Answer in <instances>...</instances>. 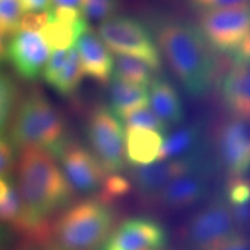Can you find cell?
<instances>
[{"instance_id":"obj_24","label":"cell","mask_w":250,"mask_h":250,"mask_svg":"<svg viewBox=\"0 0 250 250\" xmlns=\"http://www.w3.org/2000/svg\"><path fill=\"white\" fill-rule=\"evenodd\" d=\"M117 117L122 121V123L126 125V127H142V129L155 131L164 136L167 134L169 129L148 105L131 109Z\"/></svg>"},{"instance_id":"obj_10","label":"cell","mask_w":250,"mask_h":250,"mask_svg":"<svg viewBox=\"0 0 250 250\" xmlns=\"http://www.w3.org/2000/svg\"><path fill=\"white\" fill-rule=\"evenodd\" d=\"M205 169L198 152L183 158L156 161L146 166L133 167L130 171L131 183L140 195L154 199L158 193L171 181L193 171Z\"/></svg>"},{"instance_id":"obj_41","label":"cell","mask_w":250,"mask_h":250,"mask_svg":"<svg viewBox=\"0 0 250 250\" xmlns=\"http://www.w3.org/2000/svg\"><path fill=\"white\" fill-rule=\"evenodd\" d=\"M11 184L12 182L8 181L7 177H0V201L6 198L9 191V188H11Z\"/></svg>"},{"instance_id":"obj_36","label":"cell","mask_w":250,"mask_h":250,"mask_svg":"<svg viewBox=\"0 0 250 250\" xmlns=\"http://www.w3.org/2000/svg\"><path fill=\"white\" fill-rule=\"evenodd\" d=\"M233 62L235 64H250V30L233 54Z\"/></svg>"},{"instance_id":"obj_31","label":"cell","mask_w":250,"mask_h":250,"mask_svg":"<svg viewBox=\"0 0 250 250\" xmlns=\"http://www.w3.org/2000/svg\"><path fill=\"white\" fill-rule=\"evenodd\" d=\"M50 21V12H28L24 13L19 24V31L39 33L42 31Z\"/></svg>"},{"instance_id":"obj_18","label":"cell","mask_w":250,"mask_h":250,"mask_svg":"<svg viewBox=\"0 0 250 250\" xmlns=\"http://www.w3.org/2000/svg\"><path fill=\"white\" fill-rule=\"evenodd\" d=\"M164 134L142 127L125 130V158L132 167L146 166L158 160Z\"/></svg>"},{"instance_id":"obj_25","label":"cell","mask_w":250,"mask_h":250,"mask_svg":"<svg viewBox=\"0 0 250 250\" xmlns=\"http://www.w3.org/2000/svg\"><path fill=\"white\" fill-rule=\"evenodd\" d=\"M24 12L23 0H0V31L13 36L19 33V24Z\"/></svg>"},{"instance_id":"obj_14","label":"cell","mask_w":250,"mask_h":250,"mask_svg":"<svg viewBox=\"0 0 250 250\" xmlns=\"http://www.w3.org/2000/svg\"><path fill=\"white\" fill-rule=\"evenodd\" d=\"M76 44L83 74L99 85L107 86L114 74L115 59L98 33L89 28L78 39Z\"/></svg>"},{"instance_id":"obj_26","label":"cell","mask_w":250,"mask_h":250,"mask_svg":"<svg viewBox=\"0 0 250 250\" xmlns=\"http://www.w3.org/2000/svg\"><path fill=\"white\" fill-rule=\"evenodd\" d=\"M18 98L17 85L11 77L0 71V134L7 126Z\"/></svg>"},{"instance_id":"obj_6","label":"cell","mask_w":250,"mask_h":250,"mask_svg":"<svg viewBox=\"0 0 250 250\" xmlns=\"http://www.w3.org/2000/svg\"><path fill=\"white\" fill-rule=\"evenodd\" d=\"M86 134L94 155L107 174H121L125 168V130L123 123L107 105L90 111Z\"/></svg>"},{"instance_id":"obj_11","label":"cell","mask_w":250,"mask_h":250,"mask_svg":"<svg viewBox=\"0 0 250 250\" xmlns=\"http://www.w3.org/2000/svg\"><path fill=\"white\" fill-rule=\"evenodd\" d=\"M167 242V229L158 220L133 217L114 228L99 250H160Z\"/></svg>"},{"instance_id":"obj_3","label":"cell","mask_w":250,"mask_h":250,"mask_svg":"<svg viewBox=\"0 0 250 250\" xmlns=\"http://www.w3.org/2000/svg\"><path fill=\"white\" fill-rule=\"evenodd\" d=\"M68 137L64 116L44 93L34 89L21 100L9 133L15 148L39 147L52 155Z\"/></svg>"},{"instance_id":"obj_43","label":"cell","mask_w":250,"mask_h":250,"mask_svg":"<svg viewBox=\"0 0 250 250\" xmlns=\"http://www.w3.org/2000/svg\"><path fill=\"white\" fill-rule=\"evenodd\" d=\"M160 250H175V249H168V248H166V247H165V248H162Z\"/></svg>"},{"instance_id":"obj_8","label":"cell","mask_w":250,"mask_h":250,"mask_svg":"<svg viewBox=\"0 0 250 250\" xmlns=\"http://www.w3.org/2000/svg\"><path fill=\"white\" fill-rule=\"evenodd\" d=\"M236 233L232 208L223 197H217L193 215L184 230L192 250H208Z\"/></svg>"},{"instance_id":"obj_39","label":"cell","mask_w":250,"mask_h":250,"mask_svg":"<svg viewBox=\"0 0 250 250\" xmlns=\"http://www.w3.org/2000/svg\"><path fill=\"white\" fill-rule=\"evenodd\" d=\"M24 250H67L62 248L61 246H58L57 243L55 242H49L45 243V245H31V243H28L27 248Z\"/></svg>"},{"instance_id":"obj_30","label":"cell","mask_w":250,"mask_h":250,"mask_svg":"<svg viewBox=\"0 0 250 250\" xmlns=\"http://www.w3.org/2000/svg\"><path fill=\"white\" fill-rule=\"evenodd\" d=\"M225 199L229 206L248 203L250 201V179L246 176L229 177L226 184Z\"/></svg>"},{"instance_id":"obj_40","label":"cell","mask_w":250,"mask_h":250,"mask_svg":"<svg viewBox=\"0 0 250 250\" xmlns=\"http://www.w3.org/2000/svg\"><path fill=\"white\" fill-rule=\"evenodd\" d=\"M11 242V233L4 225L0 224V250H6Z\"/></svg>"},{"instance_id":"obj_38","label":"cell","mask_w":250,"mask_h":250,"mask_svg":"<svg viewBox=\"0 0 250 250\" xmlns=\"http://www.w3.org/2000/svg\"><path fill=\"white\" fill-rule=\"evenodd\" d=\"M50 2H51V7L79 8L81 0H50Z\"/></svg>"},{"instance_id":"obj_21","label":"cell","mask_w":250,"mask_h":250,"mask_svg":"<svg viewBox=\"0 0 250 250\" xmlns=\"http://www.w3.org/2000/svg\"><path fill=\"white\" fill-rule=\"evenodd\" d=\"M89 23L85 18L78 21L77 23L68 24L59 22L50 18L48 24L41 31L49 49L55 50H67L71 49L79 37L89 29Z\"/></svg>"},{"instance_id":"obj_5","label":"cell","mask_w":250,"mask_h":250,"mask_svg":"<svg viewBox=\"0 0 250 250\" xmlns=\"http://www.w3.org/2000/svg\"><path fill=\"white\" fill-rule=\"evenodd\" d=\"M98 35L110 52L130 56L147 64L156 74L161 72L162 56L155 37L139 19L116 14L100 22Z\"/></svg>"},{"instance_id":"obj_29","label":"cell","mask_w":250,"mask_h":250,"mask_svg":"<svg viewBox=\"0 0 250 250\" xmlns=\"http://www.w3.org/2000/svg\"><path fill=\"white\" fill-rule=\"evenodd\" d=\"M23 213V204L18 188L11 184L5 199L0 201V224H8L13 227Z\"/></svg>"},{"instance_id":"obj_4","label":"cell","mask_w":250,"mask_h":250,"mask_svg":"<svg viewBox=\"0 0 250 250\" xmlns=\"http://www.w3.org/2000/svg\"><path fill=\"white\" fill-rule=\"evenodd\" d=\"M112 206L98 197L71 204L52 224L55 243L67 250H98L115 227Z\"/></svg>"},{"instance_id":"obj_28","label":"cell","mask_w":250,"mask_h":250,"mask_svg":"<svg viewBox=\"0 0 250 250\" xmlns=\"http://www.w3.org/2000/svg\"><path fill=\"white\" fill-rule=\"evenodd\" d=\"M80 12L87 21H102L116 15L120 0H81Z\"/></svg>"},{"instance_id":"obj_42","label":"cell","mask_w":250,"mask_h":250,"mask_svg":"<svg viewBox=\"0 0 250 250\" xmlns=\"http://www.w3.org/2000/svg\"><path fill=\"white\" fill-rule=\"evenodd\" d=\"M4 39H5V36L2 35V33H1V31H0V61H1V59L5 57L6 45H5Z\"/></svg>"},{"instance_id":"obj_13","label":"cell","mask_w":250,"mask_h":250,"mask_svg":"<svg viewBox=\"0 0 250 250\" xmlns=\"http://www.w3.org/2000/svg\"><path fill=\"white\" fill-rule=\"evenodd\" d=\"M49 55L50 49L43 37L28 31H19L12 36L5 51V57L19 76L29 81L42 76Z\"/></svg>"},{"instance_id":"obj_35","label":"cell","mask_w":250,"mask_h":250,"mask_svg":"<svg viewBox=\"0 0 250 250\" xmlns=\"http://www.w3.org/2000/svg\"><path fill=\"white\" fill-rule=\"evenodd\" d=\"M208 250H250V239L241 233H236Z\"/></svg>"},{"instance_id":"obj_7","label":"cell","mask_w":250,"mask_h":250,"mask_svg":"<svg viewBox=\"0 0 250 250\" xmlns=\"http://www.w3.org/2000/svg\"><path fill=\"white\" fill-rule=\"evenodd\" d=\"M197 28L213 51L233 55L250 30V2L202 12Z\"/></svg>"},{"instance_id":"obj_9","label":"cell","mask_w":250,"mask_h":250,"mask_svg":"<svg viewBox=\"0 0 250 250\" xmlns=\"http://www.w3.org/2000/svg\"><path fill=\"white\" fill-rule=\"evenodd\" d=\"M52 156L61 161L62 173L74 190L83 193L100 191L108 174L89 148L68 137Z\"/></svg>"},{"instance_id":"obj_16","label":"cell","mask_w":250,"mask_h":250,"mask_svg":"<svg viewBox=\"0 0 250 250\" xmlns=\"http://www.w3.org/2000/svg\"><path fill=\"white\" fill-rule=\"evenodd\" d=\"M208 192L206 170L183 175L166 186L153 201L170 210L189 208L203 199Z\"/></svg>"},{"instance_id":"obj_32","label":"cell","mask_w":250,"mask_h":250,"mask_svg":"<svg viewBox=\"0 0 250 250\" xmlns=\"http://www.w3.org/2000/svg\"><path fill=\"white\" fill-rule=\"evenodd\" d=\"M68 50H57L52 54L51 57H49L46 65L43 70V79L45 80V83L48 85L51 86L56 78H57L58 73L64 66L65 62H66L67 56H68Z\"/></svg>"},{"instance_id":"obj_23","label":"cell","mask_w":250,"mask_h":250,"mask_svg":"<svg viewBox=\"0 0 250 250\" xmlns=\"http://www.w3.org/2000/svg\"><path fill=\"white\" fill-rule=\"evenodd\" d=\"M114 77L132 83V85L147 87L154 79L156 73L147 64L130 56H116L114 66Z\"/></svg>"},{"instance_id":"obj_17","label":"cell","mask_w":250,"mask_h":250,"mask_svg":"<svg viewBox=\"0 0 250 250\" xmlns=\"http://www.w3.org/2000/svg\"><path fill=\"white\" fill-rule=\"evenodd\" d=\"M149 87L152 110L168 127L180 125L184 121V109L176 87L164 76H156Z\"/></svg>"},{"instance_id":"obj_19","label":"cell","mask_w":250,"mask_h":250,"mask_svg":"<svg viewBox=\"0 0 250 250\" xmlns=\"http://www.w3.org/2000/svg\"><path fill=\"white\" fill-rule=\"evenodd\" d=\"M110 108L116 116L131 109L149 104V95L146 87L132 85L112 76L110 80Z\"/></svg>"},{"instance_id":"obj_2","label":"cell","mask_w":250,"mask_h":250,"mask_svg":"<svg viewBox=\"0 0 250 250\" xmlns=\"http://www.w3.org/2000/svg\"><path fill=\"white\" fill-rule=\"evenodd\" d=\"M161 55L192 98L210 92L215 79L217 62L197 26L181 20H165L155 26L154 34Z\"/></svg>"},{"instance_id":"obj_33","label":"cell","mask_w":250,"mask_h":250,"mask_svg":"<svg viewBox=\"0 0 250 250\" xmlns=\"http://www.w3.org/2000/svg\"><path fill=\"white\" fill-rule=\"evenodd\" d=\"M15 161V146L11 139L0 134V177H7Z\"/></svg>"},{"instance_id":"obj_27","label":"cell","mask_w":250,"mask_h":250,"mask_svg":"<svg viewBox=\"0 0 250 250\" xmlns=\"http://www.w3.org/2000/svg\"><path fill=\"white\" fill-rule=\"evenodd\" d=\"M132 189V183L127 177L121 174H108L96 197L111 205L114 202L129 195Z\"/></svg>"},{"instance_id":"obj_12","label":"cell","mask_w":250,"mask_h":250,"mask_svg":"<svg viewBox=\"0 0 250 250\" xmlns=\"http://www.w3.org/2000/svg\"><path fill=\"white\" fill-rule=\"evenodd\" d=\"M217 151L229 177L246 176L250 170V122H225L217 132Z\"/></svg>"},{"instance_id":"obj_20","label":"cell","mask_w":250,"mask_h":250,"mask_svg":"<svg viewBox=\"0 0 250 250\" xmlns=\"http://www.w3.org/2000/svg\"><path fill=\"white\" fill-rule=\"evenodd\" d=\"M201 140V126L197 124L187 125L175 131L165 138L158 161L170 160V159L183 158V156L193 154Z\"/></svg>"},{"instance_id":"obj_45","label":"cell","mask_w":250,"mask_h":250,"mask_svg":"<svg viewBox=\"0 0 250 250\" xmlns=\"http://www.w3.org/2000/svg\"><path fill=\"white\" fill-rule=\"evenodd\" d=\"M174 1H179V0H174Z\"/></svg>"},{"instance_id":"obj_37","label":"cell","mask_w":250,"mask_h":250,"mask_svg":"<svg viewBox=\"0 0 250 250\" xmlns=\"http://www.w3.org/2000/svg\"><path fill=\"white\" fill-rule=\"evenodd\" d=\"M24 12H43L49 11L51 7L50 0H23Z\"/></svg>"},{"instance_id":"obj_15","label":"cell","mask_w":250,"mask_h":250,"mask_svg":"<svg viewBox=\"0 0 250 250\" xmlns=\"http://www.w3.org/2000/svg\"><path fill=\"white\" fill-rule=\"evenodd\" d=\"M221 102L233 118L250 122V64H235L220 80Z\"/></svg>"},{"instance_id":"obj_34","label":"cell","mask_w":250,"mask_h":250,"mask_svg":"<svg viewBox=\"0 0 250 250\" xmlns=\"http://www.w3.org/2000/svg\"><path fill=\"white\" fill-rule=\"evenodd\" d=\"M187 1L191 8L199 12H204L208 11V9L247 4V2H250V0H187Z\"/></svg>"},{"instance_id":"obj_22","label":"cell","mask_w":250,"mask_h":250,"mask_svg":"<svg viewBox=\"0 0 250 250\" xmlns=\"http://www.w3.org/2000/svg\"><path fill=\"white\" fill-rule=\"evenodd\" d=\"M83 71L81 66L79 54L77 49L71 48L68 50V56L64 66L58 73L51 87L58 94L65 98H71L78 92L83 79Z\"/></svg>"},{"instance_id":"obj_1","label":"cell","mask_w":250,"mask_h":250,"mask_svg":"<svg viewBox=\"0 0 250 250\" xmlns=\"http://www.w3.org/2000/svg\"><path fill=\"white\" fill-rule=\"evenodd\" d=\"M17 188L24 210L18 233L27 241H46L52 236L50 218L71 205L76 190L54 156L39 147L21 149Z\"/></svg>"},{"instance_id":"obj_44","label":"cell","mask_w":250,"mask_h":250,"mask_svg":"<svg viewBox=\"0 0 250 250\" xmlns=\"http://www.w3.org/2000/svg\"><path fill=\"white\" fill-rule=\"evenodd\" d=\"M248 205H249V211H250V201L248 202ZM249 228H250V225H249Z\"/></svg>"}]
</instances>
